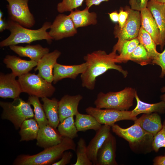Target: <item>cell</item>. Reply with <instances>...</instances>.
<instances>
[{"label": "cell", "mask_w": 165, "mask_h": 165, "mask_svg": "<svg viewBox=\"0 0 165 165\" xmlns=\"http://www.w3.org/2000/svg\"><path fill=\"white\" fill-rule=\"evenodd\" d=\"M75 116V124L78 132L85 131L90 130L97 131L102 125L90 114H82L78 112Z\"/></svg>", "instance_id": "obj_27"}, {"label": "cell", "mask_w": 165, "mask_h": 165, "mask_svg": "<svg viewBox=\"0 0 165 165\" xmlns=\"http://www.w3.org/2000/svg\"><path fill=\"white\" fill-rule=\"evenodd\" d=\"M7 22L6 29L10 31V34L8 37L0 42L1 47L20 43H30L42 40H46L48 43H50L53 40L46 31L50 27L51 23L50 22H45L41 28L36 30L24 27L10 19Z\"/></svg>", "instance_id": "obj_2"}, {"label": "cell", "mask_w": 165, "mask_h": 165, "mask_svg": "<svg viewBox=\"0 0 165 165\" xmlns=\"http://www.w3.org/2000/svg\"><path fill=\"white\" fill-rule=\"evenodd\" d=\"M3 13L2 12V11L0 10V19L2 18V17L3 16Z\"/></svg>", "instance_id": "obj_46"}, {"label": "cell", "mask_w": 165, "mask_h": 165, "mask_svg": "<svg viewBox=\"0 0 165 165\" xmlns=\"http://www.w3.org/2000/svg\"><path fill=\"white\" fill-rule=\"evenodd\" d=\"M137 38L147 50L149 59L152 61L156 58L159 53L156 50L157 45L150 35L141 26Z\"/></svg>", "instance_id": "obj_29"}, {"label": "cell", "mask_w": 165, "mask_h": 165, "mask_svg": "<svg viewBox=\"0 0 165 165\" xmlns=\"http://www.w3.org/2000/svg\"><path fill=\"white\" fill-rule=\"evenodd\" d=\"M148 1L149 0H129V3L132 9L141 11L147 7Z\"/></svg>", "instance_id": "obj_38"}, {"label": "cell", "mask_w": 165, "mask_h": 165, "mask_svg": "<svg viewBox=\"0 0 165 165\" xmlns=\"http://www.w3.org/2000/svg\"><path fill=\"white\" fill-rule=\"evenodd\" d=\"M42 105L48 124L55 128L60 123L59 115V102L55 98L51 99L47 97L42 98Z\"/></svg>", "instance_id": "obj_25"}, {"label": "cell", "mask_w": 165, "mask_h": 165, "mask_svg": "<svg viewBox=\"0 0 165 165\" xmlns=\"http://www.w3.org/2000/svg\"><path fill=\"white\" fill-rule=\"evenodd\" d=\"M147 8L152 14L160 29L162 42L160 48L162 50L165 45V3L150 0Z\"/></svg>", "instance_id": "obj_20"}, {"label": "cell", "mask_w": 165, "mask_h": 165, "mask_svg": "<svg viewBox=\"0 0 165 165\" xmlns=\"http://www.w3.org/2000/svg\"><path fill=\"white\" fill-rule=\"evenodd\" d=\"M87 64L85 62L80 64L64 65L57 63L53 69L54 84L61 79L67 78L75 79L80 74L86 70Z\"/></svg>", "instance_id": "obj_16"}, {"label": "cell", "mask_w": 165, "mask_h": 165, "mask_svg": "<svg viewBox=\"0 0 165 165\" xmlns=\"http://www.w3.org/2000/svg\"><path fill=\"white\" fill-rule=\"evenodd\" d=\"M12 72L0 74V97L3 98L16 99L23 92L20 84Z\"/></svg>", "instance_id": "obj_13"}, {"label": "cell", "mask_w": 165, "mask_h": 165, "mask_svg": "<svg viewBox=\"0 0 165 165\" xmlns=\"http://www.w3.org/2000/svg\"><path fill=\"white\" fill-rule=\"evenodd\" d=\"M116 142L111 133L98 150L96 165H117L116 159Z\"/></svg>", "instance_id": "obj_12"}, {"label": "cell", "mask_w": 165, "mask_h": 165, "mask_svg": "<svg viewBox=\"0 0 165 165\" xmlns=\"http://www.w3.org/2000/svg\"><path fill=\"white\" fill-rule=\"evenodd\" d=\"M111 129L110 126L102 125L100 128L96 131L95 135L87 146V155L93 165L96 164L98 151L111 133Z\"/></svg>", "instance_id": "obj_15"}, {"label": "cell", "mask_w": 165, "mask_h": 165, "mask_svg": "<svg viewBox=\"0 0 165 165\" xmlns=\"http://www.w3.org/2000/svg\"><path fill=\"white\" fill-rule=\"evenodd\" d=\"M86 112L93 116L102 125L112 126L117 122L123 120L135 121L138 118L133 115L132 111H120L112 109H102L90 106Z\"/></svg>", "instance_id": "obj_9"}, {"label": "cell", "mask_w": 165, "mask_h": 165, "mask_svg": "<svg viewBox=\"0 0 165 165\" xmlns=\"http://www.w3.org/2000/svg\"><path fill=\"white\" fill-rule=\"evenodd\" d=\"M157 2L165 3V0H155Z\"/></svg>", "instance_id": "obj_45"}, {"label": "cell", "mask_w": 165, "mask_h": 165, "mask_svg": "<svg viewBox=\"0 0 165 165\" xmlns=\"http://www.w3.org/2000/svg\"><path fill=\"white\" fill-rule=\"evenodd\" d=\"M76 145L73 139L63 137L59 144L46 148L32 155L21 154L14 160L15 165H46L52 164L61 158L63 153L69 150L75 151Z\"/></svg>", "instance_id": "obj_3"}, {"label": "cell", "mask_w": 165, "mask_h": 165, "mask_svg": "<svg viewBox=\"0 0 165 165\" xmlns=\"http://www.w3.org/2000/svg\"><path fill=\"white\" fill-rule=\"evenodd\" d=\"M129 60L134 61L142 66L151 64L152 62L147 50L140 43L130 55Z\"/></svg>", "instance_id": "obj_34"}, {"label": "cell", "mask_w": 165, "mask_h": 165, "mask_svg": "<svg viewBox=\"0 0 165 165\" xmlns=\"http://www.w3.org/2000/svg\"><path fill=\"white\" fill-rule=\"evenodd\" d=\"M3 109L1 118L10 121L16 130L20 128L25 120L34 117V114L31 105L19 97L11 102H0Z\"/></svg>", "instance_id": "obj_6"}, {"label": "cell", "mask_w": 165, "mask_h": 165, "mask_svg": "<svg viewBox=\"0 0 165 165\" xmlns=\"http://www.w3.org/2000/svg\"><path fill=\"white\" fill-rule=\"evenodd\" d=\"M128 16V12L125 10L124 11L121 9L119 13V26L120 28H122L124 26Z\"/></svg>", "instance_id": "obj_40"}, {"label": "cell", "mask_w": 165, "mask_h": 165, "mask_svg": "<svg viewBox=\"0 0 165 165\" xmlns=\"http://www.w3.org/2000/svg\"><path fill=\"white\" fill-rule=\"evenodd\" d=\"M49 33L53 39L58 40L73 36L77 31L70 15L60 14L55 18Z\"/></svg>", "instance_id": "obj_11"}, {"label": "cell", "mask_w": 165, "mask_h": 165, "mask_svg": "<svg viewBox=\"0 0 165 165\" xmlns=\"http://www.w3.org/2000/svg\"><path fill=\"white\" fill-rule=\"evenodd\" d=\"M116 51L113 50L109 54L104 50H98L88 53L84 57L87 64L86 70L81 74L82 86L90 90H93L96 78L108 70L113 69L121 73L124 77L127 75V71L116 64Z\"/></svg>", "instance_id": "obj_1"}, {"label": "cell", "mask_w": 165, "mask_h": 165, "mask_svg": "<svg viewBox=\"0 0 165 165\" xmlns=\"http://www.w3.org/2000/svg\"><path fill=\"white\" fill-rule=\"evenodd\" d=\"M139 43L137 38L125 42L119 54L116 57V63H126L129 61L130 55Z\"/></svg>", "instance_id": "obj_32"}, {"label": "cell", "mask_w": 165, "mask_h": 165, "mask_svg": "<svg viewBox=\"0 0 165 165\" xmlns=\"http://www.w3.org/2000/svg\"><path fill=\"white\" fill-rule=\"evenodd\" d=\"M83 98L80 94L73 96L65 95L59 102V115L60 122L66 118L75 116L79 112V103Z\"/></svg>", "instance_id": "obj_18"}, {"label": "cell", "mask_w": 165, "mask_h": 165, "mask_svg": "<svg viewBox=\"0 0 165 165\" xmlns=\"http://www.w3.org/2000/svg\"><path fill=\"white\" fill-rule=\"evenodd\" d=\"M111 20L114 23L118 22L119 13L117 11L113 12L108 13Z\"/></svg>", "instance_id": "obj_42"}, {"label": "cell", "mask_w": 165, "mask_h": 165, "mask_svg": "<svg viewBox=\"0 0 165 165\" xmlns=\"http://www.w3.org/2000/svg\"><path fill=\"white\" fill-rule=\"evenodd\" d=\"M7 27V21H5L2 18L0 19V31L2 32L4 30L6 29Z\"/></svg>", "instance_id": "obj_43"}, {"label": "cell", "mask_w": 165, "mask_h": 165, "mask_svg": "<svg viewBox=\"0 0 165 165\" xmlns=\"http://www.w3.org/2000/svg\"><path fill=\"white\" fill-rule=\"evenodd\" d=\"M151 64H156L161 67L160 77L161 78L164 77L165 75V48L162 53H159L157 57L152 60Z\"/></svg>", "instance_id": "obj_37"}, {"label": "cell", "mask_w": 165, "mask_h": 165, "mask_svg": "<svg viewBox=\"0 0 165 165\" xmlns=\"http://www.w3.org/2000/svg\"><path fill=\"white\" fill-rule=\"evenodd\" d=\"M87 146L85 140L80 138L77 142L76 148L77 160L75 163L72 165H93L87 153Z\"/></svg>", "instance_id": "obj_33"}, {"label": "cell", "mask_w": 165, "mask_h": 165, "mask_svg": "<svg viewBox=\"0 0 165 165\" xmlns=\"http://www.w3.org/2000/svg\"><path fill=\"white\" fill-rule=\"evenodd\" d=\"M18 80L22 91L30 96L42 98L52 96L56 89L51 83L38 74L28 72L19 77Z\"/></svg>", "instance_id": "obj_7"}, {"label": "cell", "mask_w": 165, "mask_h": 165, "mask_svg": "<svg viewBox=\"0 0 165 165\" xmlns=\"http://www.w3.org/2000/svg\"><path fill=\"white\" fill-rule=\"evenodd\" d=\"M39 129L35 118H32L25 120L20 127V141H28L36 139Z\"/></svg>", "instance_id": "obj_28"}, {"label": "cell", "mask_w": 165, "mask_h": 165, "mask_svg": "<svg viewBox=\"0 0 165 165\" xmlns=\"http://www.w3.org/2000/svg\"><path fill=\"white\" fill-rule=\"evenodd\" d=\"M10 49L22 57H27L37 63L45 55L49 53V49L39 44L28 45L25 46L16 45L9 46Z\"/></svg>", "instance_id": "obj_22"}, {"label": "cell", "mask_w": 165, "mask_h": 165, "mask_svg": "<svg viewBox=\"0 0 165 165\" xmlns=\"http://www.w3.org/2000/svg\"><path fill=\"white\" fill-rule=\"evenodd\" d=\"M145 131L155 136L162 128L161 119L158 112L143 114L134 121Z\"/></svg>", "instance_id": "obj_23"}, {"label": "cell", "mask_w": 165, "mask_h": 165, "mask_svg": "<svg viewBox=\"0 0 165 165\" xmlns=\"http://www.w3.org/2000/svg\"><path fill=\"white\" fill-rule=\"evenodd\" d=\"M38 98L36 96H30L28 102L33 106L35 119L40 128H42L48 124V122L42 105L40 102Z\"/></svg>", "instance_id": "obj_30"}, {"label": "cell", "mask_w": 165, "mask_h": 165, "mask_svg": "<svg viewBox=\"0 0 165 165\" xmlns=\"http://www.w3.org/2000/svg\"><path fill=\"white\" fill-rule=\"evenodd\" d=\"M87 6L83 10L76 9L71 11L69 14L75 28L84 27L97 24V14L94 12H89Z\"/></svg>", "instance_id": "obj_24"}, {"label": "cell", "mask_w": 165, "mask_h": 165, "mask_svg": "<svg viewBox=\"0 0 165 165\" xmlns=\"http://www.w3.org/2000/svg\"><path fill=\"white\" fill-rule=\"evenodd\" d=\"M63 138L56 128L48 124L39 129L36 139V145L46 148L59 144Z\"/></svg>", "instance_id": "obj_19"}, {"label": "cell", "mask_w": 165, "mask_h": 165, "mask_svg": "<svg viewBox=\"0 0 165 165\" xmlns=\"http://www.w3.org/2000/svg\"><path fill=\"white\" fill-rule=\"evenodd\" d=\"M135 98L137 101V105L132 110L133 115L137 116L140 114H150L157 112L160 114L165 112V102L163 101L154 104H148L141 101L138 97L137 93Z\"/></svg>", "instance_id": "obj_26"}, {"label": "cell", "mask_w": 165, "mask_h": 165, "mask_svg": "<svg viewBox=\"0 0 165 165\" xmlns=\"http://www.w3.org/2000/svg\"><path fill=\"white\" fill-rule=\"evenodd\" d=\"M7 68L10 69L16 77L20 76L28 72L36 66L38 63L30 60L22 59L14 55H7L3 60Z\"/></svg>", "instance_id": "obj_17"}, {"label": "cell", "mask_w": 165, "mask_h": 165, "mask_svg": "<svg viewBox=\"0 0 165 165\" xmlns=\"http://www.w3.org/2000/svg\"><path fill=\"white\" fill-rule=\"evenodd\" d=\"M57 127L58 131L63 137L73 139L78 136V131L75 124L74 116L65 119L60 122Z\"/></svg>", "instance_id": "obj_31"}, {"label": "cell", "mask_w": 165, "mask_h": 165, "mask_svg": "<svg viewBox=\"0 0 165 165\" xmlns=\"http://www.w3.org/2000/svg\"><path fill=\"white\" fill-rule=\"evenodd\" d=\"M66 151L62 154L61 159L53 163L52 165H65L69 163L73 156V153L70 151Z\"/></svg>", "instance_id": "obj_39"}, {"label": "cell", "mask_w": 165, "mask_h": 165, "mask_svg": "<svg viewBox=\"0 0 165 165\" xmlns=\"http://www.w3.org/2000/svg\"><path fill=\"white\" fill-rule=\"evenodd\" d=\"M162 123V128L154 136L153 142V150L156 152H158L161 148H165V119Z\"/></svg>", "instance_id": "obj_36"}, {"label": "cell", "mask_w": 165, "mask_h": 165, "mask_svg": "<svg viewBox=\"0 0 165 165\" xmlns=\"http://www.w3.org/2000/svg\"><path fill=\"white\" fill-rule=\"evenodd\" d=\"M4 0L8 2L6 7L10 19L28 28L34 25L35 18L28 7L29 0Z\"/></svg>", "instance_id": "obj_10"}, {"label": "cell", "mask_w": 165, "mask_h": 165, "mask_svg": "<svg viewBox=\"0 0 165 165\" xmlns=\"http://www.w3.org/2000/svg\"><path fill=\"white\" fill-rule=\"evenodd\" d=\"M61 54V52L57 50L47 53L38 62L35 71H38L40 76L52 83L53 80V68Z\"/></svg>", "instance_id": "obj_14"}, {"label": "cell", "mask_w": 165, "mask_h": 165, "mask_svg": "<svg viewBox=\"0 0 165 165\" xmlns=\"http://www.w3.org/2000/svg\"><path fill=\"white\" fill-rule=\"evenodd\" d=\"M111 129L116 135L128 141L130 149L135 153L146 154L153 151L154 136L143 130L137 123L127 128L115 124Z\"/></svg>", "instance_id": "obj_4"}, {"label": "cell", "mask_w": 165, "mask_h": 165, "mask_svg": "<svg viewBox=\"0 0 165 165\" xmlns=\"http://www.w3.org/2000/svg\"><path fill=\"white\" fill-rule=\"evenodd\" d=\"M109 0H86V6L90 8L92 6L99 5L102 2H108Z\"/></svg>", "instance_id": "obj_41"}, {"label": "cell", "mask_w": 165, "mask_h": 165, "mask_svg": "<svg viewBox=\"0 0 165 165\" xmlns=\"http://www.w3.org/2000/svg\"><path fill=\"white\" fill-rule=\"evenodd\" d=\"M141 27L151 36L156 45H162L159 28L149 10L145 8L141 11Z\"/></svg>", "instance_id": "obj_21"}, {"label": "cell", "mask_w": 165, "mask_h": 165, "mask_svg": "<svg viewBox=\"0 0 165 165\" xmlns=\"http://www.w3.org/2000/svg\"><path fill=\"white\" fill-rule=\"evenodd\" d=\"M161 91L162 93H165L161 95L160 98L162 101H163L165 102V86L163 87L161 89Z\"/></svg>", "instance_id": "obj_44"}, {"label": "cell", "mask_w": 165, "mask_h": 165, "mask_svg": "<svg viewBox=\"0 0 165 165\" xmlns=\"http://www.w3.org/2000/svg\"><path fill=\"white\" fill-rule=\"evenodd\" d=\"M137 93L131 87H126L119 91L99 92L94 101L95 107L100 109H112L128 110L133 106Z\"/></svg>", "instance_id": "obj_5"}, {"label": "cell", "mask_w": 165, "mask_h": 165, "mask_svg": "<svg viewBox=\"0 0 165 165\" xmlns=\"http://www.w3.org/2000/svg\"><path fill=\"white\" fill-rule=\"evenodd\" d=\"M84 0H62L57 6L58 12L62 13L67 11H71L82 6Z\"/></svg>", "instance_id": "obj_35"}, {"label": "cell", "mask_w": 165, "mask_h": 165, "mask_svg": "<svg viewBox=\"0 0 165 165\" xmlns=\"http://www.w3.org/2000/svg\"><path fill=\"white\" fill-rule=\"evenodd\" d=\"M125 10L128 13L126 23L122 28L116 25L114 29L115 38H118L116 43L114 46L113 50L120 52L123 44L126 41L137 38L141 26V13L128 6Z\"/></svg>", "instance_id": "obj_8"}]
</instances>
